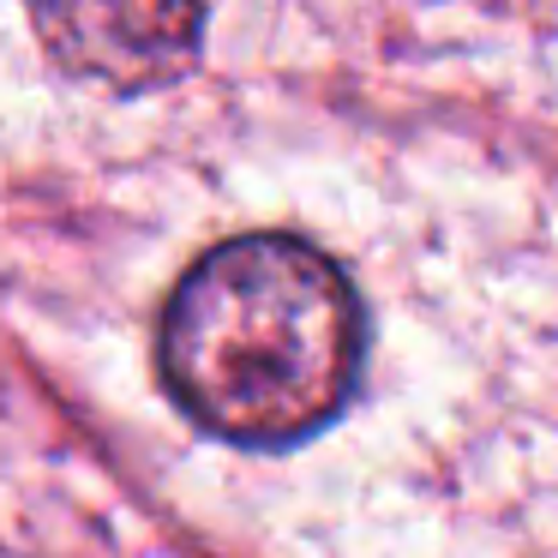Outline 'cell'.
<instances>
[{
  "label": "cell",
  "instance_id": "6da1fadb",
  "mask_svg": "<svg viewBox=\"0 0 558 558\" xmlns=\"http://www.w3.org/2000/svg\"><path fill=\"white\" fill-rule=\"evenodd\" d=\"M366 318L337 258L294 234H241L205 253L162 306L169 397L222 445L282 450L325 433L354 397Z\"/></svg>",
  "mask_w": 558,
  "mask_h": 558
},
{
  "label": "cell",
  "instance_id": "7a4b0ae2",
  "mask_svg": "<svg viewBox=\"0 0 558 558\" xmlns=\"http://www.w3.org/2000/svg\"><path fill=\"white\" fill-rule=\"evenodd\" d=\"M61 73L114 97L186 78L205 49V0H25Z\"/></svg>",
  "mask_w": 558,
  "mask_h": 558
}]
</instances>
